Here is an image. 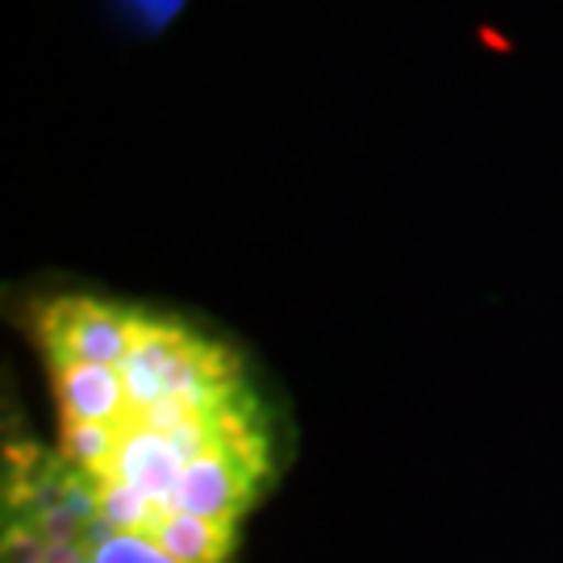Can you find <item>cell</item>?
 <instances>
[{
    "label": "cell",
    "mask_w": 563,
    "mask_h": 563,
    "mask_svg": "<svg viewBox=\"0 0 563 563\" xmlns=\"http://www.w3.org/2000/svg\"><path fill=\"white\" fill-rule=\"evenodd\" d=\"M30 339L55 401V455L92 514L172 563H239L280 476L276 418L239 351L101 292L38 301Z\"/></svg>",
    "instance_id": "obj_1"
},
{
    "label": "cell",
    "mask_w": 563,
    "mask_h": 563,
    "mask_svg": "<svg viewBox=\"0 0 563 563\" xmlns=\"http://www.w3.org/2000/svg\"><path fill=\"white\" fill-rule=\"evenodd\" d=\"M0 563H172L155 547L125 539L92 514L55 446L4 443Z\"/></svg>",
    "instance_id": "obj_2"
}]
</instances>
